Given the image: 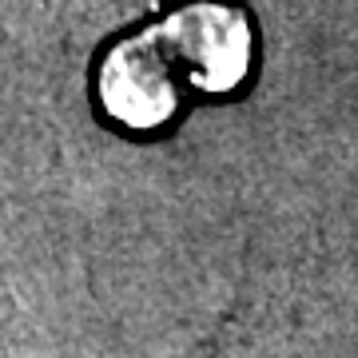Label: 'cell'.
Masks as SVG:
<instances>
[{
	"label": "cell",
	"instance_id": "6da1fadb",
	"mask_svg": "<svg viewBox=\"0 0 358 358\" xmlns=\"http://www.w3.org/2000/svg\"><path fill=\"white\" fill-rule=\"evenodd\" d=\"M255 32L243 8L195 0L152 20L103 52L96 100L108 120L131 131L164 128L192 96H223L251 68Z\"/></svg>",
	"mask_w": 358,
	"mask_h": 358
}]
</instances>
